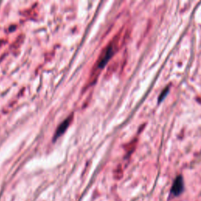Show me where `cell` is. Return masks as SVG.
I'll use <instances>...</instances> for the list:
<instances>
[{"label": "cell", "mask_w": 201, "mask_h": 201, "mask_svg": "<svg viewBox=\"0 0 201 201\" xmlns=\"http://www.w3.org/2000/svg\"><path fill=\"white\" fill-rule=\"evenodd\" d=\"M168 92H169V87H166L164 90H163L162 93L160 94V97H159V99H158V100H159V103H160V102L167 97Z\"/></svg>", "instance_id": "cell-4"}, {"label": "cell", "mask_w": 201, "mask_h": 201, "mask_svg": "<svg viewBox=\"0 0 201 201\" xmlns=\"http://www.w3.org/2000/svg\"><path fill=\"white\" fill-rule=\"evenodd\" d=\"M121 39V32H119L116 36H114V38L103 49L102 52L99 55L98 59L97 60L95 65H94L91 73L90 75V79L88 80L89 85H93L96 83L98 76L100 75V72L102 71L104 67L107 65L108 61L111 59L112 57L116 54V51L119 48V43Z\"/></svg>", "instance_id": "cell-1"}, {"label": "cell", "mask_w": 201, "mask_h": 201, "mask_svg": "<svg viewBox=\"0 0 201 201\" xmlns=\"http://www.w3.org/2000/svg\"><path fill=\"white\" fill-rule=\"evenodd\" d=\"M72 119H73V116L71 115V116H68V117L65 119V121L62 122V124H61V125H59L58 128L57 129V131H56V134H55V136H54V138H55V139L65 133V131L67 130V128L68 127L70 124H71V122L72 121Z\"/></svg>", "instance_id": "cell-3"}, {"label": "cell", "mask_w": 201, "mask_h": 201, "mask_svg": "<svg viewBox=\"0 0 201 201\" xmlns=\"http://www.w3.org/2000/svg\"><path fill=\"white\" fill-rule=\"evenodd\" d=\"M184 191V180L183 177L181 175H178L175 178L170 188V193L173 196H178L183 193Z\"/></svg>", "instance_id": "cell-2"}]
</instances>
